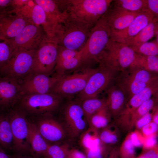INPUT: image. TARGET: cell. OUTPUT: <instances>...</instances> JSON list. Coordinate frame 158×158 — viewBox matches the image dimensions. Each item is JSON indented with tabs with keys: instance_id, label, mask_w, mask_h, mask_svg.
<instances>
[{
	"instance_id": "cell-6",
	"label": "cell",
	"mask_w": 158,
	"mask_h": 158,
	"mask_svg": "<svg viewBox=\"0 0 158 158\" xmlns=\"http://www.w3.org/2000/svg\"><path fill=\"white\" fill-rule=\"evenodd\" d=\"M135 55L130 47L111 38L99 58V62L120 72L132 65Z\"/></svg>"
},
{
	"instance_id": "cell-33",
	"label": "cell",
	"mask_w": 158,
	"mask_h": 158,
	"mask_svg": "<svg viewBox=\"0 0 158 158\" xmlns=\"http://www.w3.org/2000/svg\"><path fill=\"white\" fill-rule=\"evenodd\" d=\"M80 143L85 150L99 146L102 143L99 137V131L89 127L82 134Z\"/></svg>"
},
{
	"instance_id": "cell-12",
	"label": "cell",
	"mask_w": 158,
	"mask_h": 158,
	"mask_svg": "<svg viewBox=\"0 0 158 158\" xmlns=\"http://www.w3.org/2000/svg\"><path fill=\"white\" fill-rule=\"evenodd\" d=\"M13 135V145L20 152L30 150L28 141L29 121L19 110L11 111L8 116Z\"/></svg>"
},
{
	"instance_id": "cell-24",
	"label": "cell",
	"mask_w": 158,
	"mask_h": 158,
	"mask_svg": "<svg viewBox=\"0 0 158 158\" xmlns=\"http://www.w3.org/2000/svg\"><path fill=\"white\" fill-rule=\"evenodd\" d=\"M158 18L155 17L150 23L136 35L126 39L123 43L132 48L147 42L154 36H158Z\"/></svg>"
},
{
	"instance_id": "cell-37",
	"label": "cell",
	"mask_w": 158,
	"mask_h": 158,
	"mask_svg": "<svg viewBox=\"0 0 158 158\" xmlns=\"http://www.w3.org/2000/svg\"><path fill=\"white\" fill-rule=\"evenodd\" d=\"M135 152V147L131 142L129 133L118 149L119 156L121 158H134Z\"/></svg>"
},
{
	"instance_id": "cell-48",
	"label": "cell",
	"mask_w": 158,
	"mask_h": 158,
	"mask_svg": "<svg viewBox=\"0 0 158 158\" xmlns=\"http://www.w3.org/2000/svg\"><path fill=\"white\" fill-rule=\"evenodd\" d=\"M67 158H87L86 155L79 150L75 149L69 150Z\"/></svg>"
},
{
	"instance_id": "cell-53",
	"label": "cell",
	"mask_w": 158,
	"mask_h": 158,
	"mask_svg": "<svg viewBox=\"0 0 158 158\" xmlns=\"http://www.w3.org/2000/svg\"><path fill=\"white\" fill-rule=\"evenodd\" d=\"M138 158H140L139 157Z\"/></svg>"
},
{
	"instance_id": "cell-19",
	"label": "cell",
	"mask_w": 158,
	"mask_h": 158,
	"mask_svg": "<svg viewBox=\"0 0 158 158\" xmlns=\"http://www.w3.org/2000/svg\"><path fill=\"white\" fill-rule=\"evenodd\" d=\"M24 95L20 83L11 78L0 77V107L12 104Z\"/></svg>"
},
{
	"instance_id": "cell-16",
	"label": "cell",
	"mask_w": 158,
	"mask_h": 158,
	"mask_svg": "<svg viewBox=\"0 0 158 158\" xmlns=\"http://www.w3.org/2000/svg\"><path fill=\"white\" fill-rule=\"evenodd\" d=\"M78 51L69 49L59 45L54 70L56 73L64 75L65 72L84 66Z\"/></svg>"
},
{
	"instance_id": "cell-23",
	"label": "cell",
	"mask_w": 158,
	"mask_h": 158,
	"mask_svg": "<svg viewBox=\"0 0 158 158\" xmlns=\"http://www.w3.org/2000/svg\"><path fill=\"white\" fill-rule=\"evenodd\" d=\"M157 95H158V78L130 98L122 112L130 114L144 102Z\"/></svg>"
},
{
	"instance_id": "cell-47",
	"label": "cell",
	"mask_w": 158,
	"mask_h": 158,
	"mask_svg": "<svg viewBox=\"0 0 158 158\" xmlns=\"http://www.w3.org/2000/svg\"><path fill=\"white\" fill-rule=\"evenodd\" d=\"M139 157L141 158H158V146L155 147L145 151Z\"/></svg>"
},
{
	"instance_id": "cell-27",
	"label": "cell",
	"mask_w": 158,
	"mask_h": 158,
	"mask_svg": "<svg viewBox=\"0 0 158 158\" xmlns=\"http://www.w3.org/2000/svg\"><path fill=\"white\" fill-rule=\"evenodd\" d=\"M111 118L106 106L89 118L87 121L89 127L99 131L111 123Z\"/></svg>"
},
{
	"instance_id": "cell-34",
	"label": "cell",
	"mask_w": 158,
	"mask_h": 158,
	"mask_svg": "<svg viewBox=\"0 0 158 158\" xmlns=\"http://www.w3.org/2000/svg\"><path fill=\"white\" fill-rule=\"evenodd\" d=\"M113 2V6L131 12H139L146 8V0H116Z\"/></svg>"
},
{
	"instance_id": "cell-52",
	"label": "cell",
	"mask_w": 158,
	"mask_h": 158,
	"mask_svg": "<svg viewBox=\"0 0 158 158\" xmlns=\"http://www.w3.org/2000/svg\"><path fill=\"white\" fill-rule=\"evenodd\" d=\"M15 158H33L32 157H20Z\"/></svg>"
},
{
	"instance_id": "cell-1",
	"label": "cell",
	"mask_w": 158,
	"mask_h": 158,
	"mask_svg": "<svg viewBox=\"0 0 158 158\" xmlns=\"http://www.w3.org/2000/svg\"><path fill=\"white\" fill-rule=\"evenodd\" d=\"M62 11L93 26L106 13L113 0H55Z\"/></svg>"
},
{
	"instance_id": "cell-21",
	"label": "cell",
	"mask_w": 158,
	"mask_h": 158,
	"mask_svg": "<svg viewBox=\"0 0 158 158\" xmlns=\"http://www.w3.org/2000/svg\"><path fill=\"white\" fill-rule=\"evenodd\" d=\"M44 11L47 20L55 35L59 26L67 18L66 11H61L54 0H34Z\"/></svg>"
},
{
	"instance_id": "cell-11",
	"label": "cell",
	"mask_w": 158,
	"mask_h": 158,
	"mask_svg": "<svg viewBox=\"0 0 158 158\" xmlns=\"http://www.w3.org/2000/svg\"><path fill=\"white\" fill-rule=\"evenodd\" d=\"M46 36L41 26L30 22L16 36L8 40L13 51L36 50Z\"/></svg>"
},
{
	"instance_id": "cell-14",
	"label": "cell",
	"mask_w": 158,
	"mask_h": 158,
	"mask_svg": "<svg viewBox=\"0 0 158 158\" xmlns=\"http://www.w3.org/2000/svg\"><path fill=\"white\" fill-rule=\"evenodd\" d=\"M63 116L65 128L71 136L77 137L85 131L88 122L80 103L69 102L64 108Z\"/></svg>"
},
{
	"instance_id": "cell-49",
	"label": "cell",
	"mask_w": 158,
	"mask_h": 158,
	"mask_svg": "<svg viewBox=\"0 0 158 158\" xmlns=\"http://www.w3.org/2000/svg\"><path fill=\"white\" fill-rule=\"evenodd\" d=\"M29 1V0H12L11 4V10L10 12L22 7L26 4Z\"/></svg>"
},
{
	"instance_id": "cell-32",
	"label": "cell",
	"mask_w": 158,
	"mask_h": 158,
	"mask_svg": "<svg viewBox=\"0 0 158 158\" xmlns=\"http://www.w3.org/2000/svg\"><path fill=\"white\" fill-rule=\"evenodd\" d=\"M158 95L154 96L144 102L130 114V125L132 129L136 121L150 111L157 105Z\"/></svg>"
},
{
	"instance_id": "cell-39",
	"label": "cell",
	"mask_w": 158,
	"mask_h": 158,
	"mask_svg": "<svg viewBox=\"0 0 158 158\" xmlns=\"http://www.w3.org/2000/svg\"><path fill=\"white\" fill-rule=\"evenodd\" d=\"M35 4V3L34 0H29L26 4L19 8L12 10L8 14H19L28 20L32 21V14Z\"/></svg>"
},
{
	"instance_id": "cell-13",
	"label": "cell",
	"mask_w": 158,
	"mask_h": 158,
	"mask_svg": "<svg viewBox=\"0 0 158 158\" xmlns=\"http://www.w3.org/2000/svg\"><path fill=\"white\" fill-rule=\"evenodd\" d=\"M64 75L56 74L54 76L32 72L20 82L24 94H42L51 92L56 83Z\"/></svg>"
},
{
	"instance_id": "cell-5",
	"label": "cell",
	"mask_w": 158,
	"mask_h": 158,
	"mask_svg": "<svg viewBox=\"0 0 158 158\" xmlns=\"http://www.w3.org/2000/svg\"><path fill=\"white\" fill-rule=\"evenodd\" d=\"M36 50H14L10 59L0 68V77L11 78L20 83L32 72Z\"/></svg>"
},
{
	"instance_id": "cell-28",
	"label": "cell",
	"mask_w": 158,
	"mask_h": 158,
	"mask_svg": "<svg viewBox=\"0 0 158 158\" xmlns=\"http://www.w3.org/2000/svg\"><path fill=\"white\" fill-rule=\"evenodd\" d=\"M31 20L34 24L42 27L47 37L55 36L47 20L44 11L40 6L35 3L32 12Z\"/></svg>"
},
{
	"instance_id": "cell-46",
	"label": "cell",
	"mask_w": 158,
	"mask_h": 158,
	"mask_svg": "<svg viewBox=\"0 0 158 158\" xmlns=\"http://www.w3.org/2000/svg\"><path fill=\"white\" fill-rule=\"evenodd\" d=\"M12 0H0V15L8 14L11 10Z\"/></svg>"
},
{
	"instance_id": "cell-40",
	"label": "cell",
	"mask_w": 158,
	"mask_h": 158,
	"mask_svg": "<svg viewBox=\"0 0 158 158\" xmlns=\"http://www.w3.org/2000/svg\"><path fill=\"white\" fill-rule=\"evenodd\" d=\"M109 146L102 143L99 145L95 148L85 150L87 158H103ZM108 148V149H109Z\"/></svg>"
},
{
	"instance_id": "cell-10",
	"label": "cell",
	"mask_w": 158,
	"mask_h": 158,
	"mask_svg": "<svg viewBox=\"0 0 158 158\" xmlns=\"http://www.w3.org/2000/svg\"><path fill=\"white\" fill-rule=\"evenodd\" d=\"M96 69L87 67L81 72L63 75L55 85L51 92L62 97L79 94L84 89L89 77Z\"/></svg>"
},
{
	"instance_id": "cell-3",
	"label": "cell",
	"mask_w": 158,
	"mask_h": 158,
	"mask_svg": "<svg viewBox=\"0 0 158 158\" xmlns=\"http://www.w3.org/2000/svg\"><path fill=\"white\" fill-rule=\"evenodd\" d=\"M111 38V30L104 15L92 27L85 44L79 51L85 66L94 61L99 62Z\"/></svg>"
},
{
	"instance_id": "cell-17",
	"label": "cell",
	"mask_w": 158,
	"mask_h": 158,
	"mask_svg": "<svg viewBox=\"0 0 158 158\" xmlns=\"http://www.w3.org/2000/svg\"><path fill=\"white\" fill-rule=\"evenodd\" d=\"M113 6H110L104 14L111 32L120 31L126 28L139 12H131Z\"/></svg>"
},
{
	"instance_id": "cell-7",
	"label": "cell",
	"mask_w": 158,
	"mask_h": 158,
	"mask_svg": "<svg viewBox=\"0 0 158 158\" xmlns=\"http://www.w3.org/2000/svg\"><path fill=\"white\" fill-rule=\"evenodd\" d=\"M116 71L100 63L95 71L89 77L83 90L78 94L79 99L97 97L113 84L117 74Z\"/></svg>"
},
{
	"instance_id": "cell-8",
	"label": "cell",
	"mask_w": 158,
	"mask_h": 158,
	"mask_svg": "<svg viewBox=\"0 0 158 158\" xmlns=\"http://www.w3.org/2000/svg\"><path fill=\"white\" fill-rule=\"evenodd\" d=\"M59 45L55 36L46 35L36 50L32 72L50 75L56 65Z\"/></svg>"
},
{
	"instance_id": "cell-20",
	"label": "cell",
	"mask_w": 158,
	"mask_h": 158,
	"mask_svg": "<svg viewBox=\"0 0 158 158\" xmlns=\"http://www.w3.org/2000/svg\"><path fill=\"white\" fill-rule=\"evenodd\" d=\"M36 126L41 135L47 142L54 143L61 141L66 134L65 127L52 118L42 119L39 121Z\"/></svg>"
},
{
	"instance_id": "cell-54",
	"label": "cell",
	"mask_w": 158,
	"mask_h": 158,
	"mask_svg": "<svg viewBox=\"0 0 158 158\" xmlns=\"http://www.w3.org/2000/svg\"></svg>"
},
{
	"instance_id": "cell-45",
	"label": "cell",
	"mask_w": 158,
	"mask_h": 158,
	"mask_svg": "<svg viewBox=\"0 0 158 158\" xmlns=\"http://www.w3.org/2000/svg\"><path fill=\"white\" fill-rule=\"evenodd\" d=\"M145 8L155 17H158V0H146Z\"/></svg>"
},
{
	"instance_id": "cell-41",
	"label": "cell",
	"mask_w": 158,
	"mask_h": 158,
	"mask_svg": "<svg viewBox=\"0 0 158 158\" xmlns=\"http://www.w3.org/2000/svg\"><path fill=\"white\" fill-rule=\"evenodd\" d=\"M158 125L152 121L142 127L139 130L144 138L157 133Z\"/></svg>"
},
{
	"instance_id": "cell-50",
	"label": "cell",
	"mask_w": 158,
	"mask_h": 158,
	"mask_svg": "<svg viewBox=\"0 0 158 158\" xmlns=\"http://www.w3.org/2000/svg\"><path fill=\"white\" fill-rule=\"evenodd\" d=\"M119 156L118 148L116 147L111 148L106 158H118Z\"/></svg>"
},
{
	"instance_id": "cell-4",
	"label": "cell",
	"mask_w": 158,
	"mask_h": 158,
	"mask_svg": "<svg viewBox=\"0 0 158 158\" xmlns=\"http://www.w3.org/2000/svg\"><path fill=\"white\" fill-rule=\"evenodd\" d=\"M119 72L114 82L123 92L127 101L158 78L157 74L133 65Z\"/></svg>"
},
{
	"instance_id": "cell-35",
	"label": "cell",
	"mask_w": 158,
	"mask_h": 158,
	"mask_svg": "<svg viewBox=\"0 0 158 158\" xmlns=\"http://www.w3.org/2000/svg\"><path fill=\"white\" fill-rule=\"evenodd\" d=\"M69 150L67 145H49L44 156L45 158H67Z\"/></svg>"
},
{
	"instance_id": "cell-30",
	"label": "cell",
	"mask_w": 158,
	"mask_h": 158,
	"mask_svg": "<svg viewBox=\"0 0 158 158\" xmlns=\"http://www.w3.org/2000/svg\"><path fill=\"white\" fill-rule=\"evenodd\" d=\"M81 102V105L87 121L92 115L107 106L105 98H89Z\"/></svg>"
},
{
	"instance_id": "cell-29",
	"label": "cell",
	"mask_w": 158,
	"mask_h": 158,
	"mask_svg": "<svg viewBox=\"0 0 158 158\" xmlns=\"http://www.w3.org/2000/svg\"><path fill=\"white\" fill-rule=\"evenodd\" d=\"M131 65L156 74L158 73V56H144L135 53Z\"/></svg>"
},
{
	"instance_id": "cell-51",
	"label": "cell",
	"mask_w": 158,
	"mask_h": 158,
	"mask_svg": "<svg viewBox=\"0 0 158 158\" xmlns=\"http://www.w3.org/2000/svg\"><path fill=\"white\" fill-rule=\"evenodd\" d=\"M0 158H12L7 154L0 146Z\"/></svg>"
},
{
	"instance_id": "cell-26",
	"label": "cell",
	"mask_w": 158,
	"mask_h": 158,
	"mask_svg": "<svg viewBox=\"0 0 158 158\" xmlns=\"http://www.w3.org/2000/svg\"><path fill=\"white\" fill-rule=\"evenodd\" d=\"M121 133L114 123H110L107 126L99 131V137L102 143L110 147L119 142Z\"/></svg>"
},
{
	"instance_id": "cell-36",
	"label": "cell",
	"mask_w": 158,
	"mask_h": 158,
	"mask_svg": "<svg viewBox=\"0 0 158 158\" xmlns=\"http://www.w3.org/2000/svg\"><path fill=\"white\" fill-rule=\"evenodd\" d=\"M134 52L144 56H158V43L155 40L146 42L140 46L131 48Z\"/></svg>"
},
{
	"instance_id": "cell-31",
	"label": "cell",
	"mask_w": 158,
	"mask_h": 158,
	"mask_svg": "<svg viewBox=\"0 0 158 158\" xmlns=\"http://www.w3.org/2000/svg\"><path fill=\"white\" fill-rule=\"evenodd\" d=\"M13 143V135L8 116L0 115V146L8 148Z\"/></svg>"
},
{
	"instance_id": "cell-18",
	"label": "cell",
	"mask_w": 158,
	"mask_h": 158,
	"mask_svg": "<svg viewBox=\"0 0 158 158\" xmlns=\"http://www.w3.org/2000/svg\"><path fill=\"white\" fill-rule=\"evenodd\" d=\"M30 22H32L18 14L0 15V36L8 40L16 36Z\"/></svg>"
},
{
	"instance_id": "cell-15",
	"label": "cell",
	"mask_w": 158,
	"mask_h": 158,
	"mask_svg": "<svg viewBox=\"0 0 158 158\" xmlns=\"http://www.w3.org/2000/svg\"><path fill=\"white\" fill-rule=\"evenodd\" d=\"M154 17L147 9L144 8L139 12L126 28L120 31L111 32V37L115 41L123 43L126 39L136 35Z\"/></svg>"
},
{
	"instance_id": "cell-9",
	"label": "cell",
	"mask_w": 158,
	"mask_h": 158,
	"mask_svg": "<svg viewBox=\"0 0 158 158\" xmlns=\"http://www.w3.org/2000/svg\"><path fill=\"white\" fill-rule=\"evenodd\" d=\"M62 97L56 93L24 94L20 99L21 108L28 113L39 114L56 110L61 103Z\"/></svg>"
},
{
	"instance_id": "cell-44",
	"label": "cell",
	"mask_w": 158,
	"mask_h": 158,
	"mask_svg": "<svg viewBox=\"0 0 158 158\" xmlns=\"http://www.w3.org/2000/svg\"><path fill=\"white\" fill-rule=\"evenodd\" d=\"M131 142L135 147L142 146L144 138L139 130H136L129 133Z\"/></svg>"
},
{
	"instance_id": "cell-22",
	"label": "cell",
	"mask_w": 158,
	"mask_h": 158,
	"mask_svg": "<svg viewBox=\"0 0 158 158\" xmlns=\"http://www.w3.org/2000/svg\"><path fill=\"white\" fill-rule=\"evenodd\" d=\"M107 107L114 119L123 110L127 99L123 92L116 84H113L106 90Z\"/></svg>"
},
{
	"instance_id": "cell-43",
	"label": "cell",
	"mask_w": 158,
	"mask_h": 158,
	"mask_svg": "<svg viewBox=\"0 0 158 158\" xmlns=\"http://www.w3.org/2000/svg\"><path fill=\"white\" fill-rule=\"evenodd\" d=\"M154 108L136 121L134 125L136 130H139L142 127L152 121Z\"/></svg>"
},
{
	"instance_id": "cell-2",
	"label": "cell",
	"mask_w": 158,
	"mask_h": 158,
	"mask_svg": "<svg viewBox=\"0 0 158 158\" xmlns=\"http://www.w3.org/2000/svg\"><path fill=\"white\" fill-rule=\"evenodd\" d=\"M93 27L68 14L56 33L59 45L79 51L85 44Z\"/></svg>"
},
{
	"instance_id": "cell-42",
	"label": "cell",
	"mask_w": 158,
	"mask_h": 158,
	"mask_svg": "<svg viewBox=\"0 0 158 158\" xmlns=\"http://www.w3.org/2000/svg\"><path fill=\"white\" fill-rule=\"evenodd\" d=\"M157 134L144 138L142 146L144 151L153 148L158 146Z\"/></svg>"
},
{
	"instance_id": "cell-25",
	"label": "cell",
	"mask_w": 158,
	"mask_h": 158,
	"mask_svg": "<svg viewBox=\"0 0 158 158\" xmlns=\"http://www.w3.org/2000/svg\"><path fill=\"white\" fill-rule=\"evenodd\" d=\"M30 150L35 157L44 155L49 145L40 133L36 125L29 122Z\"/></svg>"
},
{
	"instance_id": "cell-38",
	"label": "cell",
	"mask_w": 158,
	"mask_h": 158,
	"mask_svg": "<svg viewBox=\"0 0 158 158\" xmlns=\"http://www.w3.org/2000/svg\"><path fill=\"white\" fill-rule=\"evenodd\" d=\"M13 51L8 40L0 36V68L10 59Z\"/></svg>"
}]
</instances>
